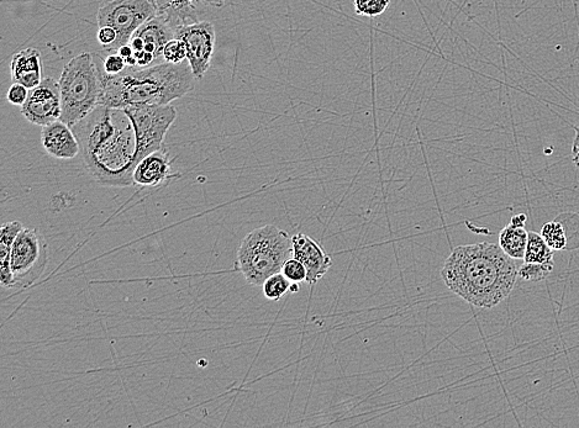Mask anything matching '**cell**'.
Here are the masks:
<instances>
[{"label": "cell", "mask_w": 579, "mask_h": 428, "mask_svg": "<svg viewBox=\"0 0 579 428\" xmlns=\"http://www.w3.org/2000/svg\"><path fill=\"white\" fill-rule=\"evenodd\" d=\"M73 131L80 141L84 166L100 186H134L138 161V142L128 113L124 109L99 105Z\"/></svg>", "instance_id": "6da1fadb"}, {"label": "cell", "mask_w": 579, "mask_h": 428, "mask_svg": "<svg viewBox=\"0 0 579 428\" xmlns=\"http://www.w3.org/2000/svg\"><path fill=\"white\" fill-rule=\"evenodd\" d=\"M515 261L494 243L459 246L446 258L441 278L467 303L492 309L513 292L519 277Z\"/></svg>", "instance_id": "7a4b0ae2"}, {"label": "cell", "mask_w": 579, "mask_h": 428, "mask_svg": "<svg viewBox=\"0 0 579 428\" xmlns=\"http://www.w3.org/2000/svg\"><path fill=\"white\" fill-rule=\"evenodd\" d=\"M96 57L102 93L99 105L125 109L135 105H168L193 91L194 77L188 61L163 62L160 65L130 70L119 75H108L103 68V57Z\"/></svg>", "instance_id": "3957f363"}, {"label": "cell", "mask_w": 579, "mask_h": 428, "mask_svg": "<svg viewBox=\"0 0 579 428\" xmlns=\"http://www.w3.org/2000/svg\"><path fill=\"white\" fill-rule=\"evenodd\" d=\"M236 258V268L246 282L259 287L293 258L292 237L275 225L259 227L241 241Z\"/></svg>", "instance_id": "277c9868"}, {"label": "cell", "mask_w": 579, "mask_h": 428, "mask_svg": "<svg viewBox=\"0 0 579 428\" xmlns=\"http://www.w3.org/2000/svg\"><path fill=\"white\" fill-rule=\"evenodd\" d=\"M61 120L73 128L99 107L102 81L96 57L91 52L73 57L60 77Z\"/></svg>", "instance_id": "5b68a950"}, {"label": "cell", "mask_w": 579, "mask_h": 428, "mask_svg": "<svg viewBox=\"0 0 579 428\" xmlns=\"http://www.w3.org/2000/svg\"><path fill=\"white\" fill-rule=\"evenodd\" d=\"M133 121L136 142H138V161L156 151L165 149L168 130L177 119V110L168 105H135L124 109Z\"/></svg>", "instance_id": "8992f818"}, {"label": "cell", "mask_w": 579, "mask_h": 428, "mask_svg": "<svg viewBox=\"0 0 579 428\" xmlns=\"http://www.w3.org/2000/svg\"><path fill=\"white\" fill-rule=\"evenodd\" d=\"M156 15L157 9L151 0H103L97 20L99 26H110L117 31L118 40L112 51H118L128 44L136 30Z\"/></svg>", "instance_id": "52a82bcc"}, {"label": "cell", "mask_w": 579, "mask_h": 428, "mask_svg": "<svg viewBox=\"0 0 579 428\" xmlns=\"http://www.w3.org/2000/svg\"><path fill=\"white\" fill-rule=\"evenodd\" d=\"M47 243L35 229H23L12 246L14 288L23 289L34 284L47 266Z\"/></svg>", "instance_id": "ba28073f"}, {"label": "cell", "mask_w": 579, "mask_h": 428, "mask_svg": "<svg viewBox=\"0 0 579 428\" xmlns=\"http://www.w3.org/2000/svg\"><path fill=\"white\" fill-rule=\"evenodd\" d=\"M175 38V29L159 15L146 21L144 25L131 36L128 45L131 56L126 60V68L141 70V68L160 65L165 62L163 49L168 41Z\"/></svg>", "instance_id": "9c48e42d"}, {"label": "cell", "mask_w": 579, "mask_h": 428, "mask_svg": "<svg viewBox=\"0 0 579 428\" xmlns=\"http://www.w3.org/2000/svg\"><path fill=\"white\" fill-rule=\"evenodd\" d=\"M175 38L182 40L186 45L187 61L194 77L202 78L212 65L215 39H217L214 25L209 21H197V23L178 26L175 30Z\"/></svg>", "instance_id": "30bf717a"}, {"label": "cell", "mask_w": 579, "mask_h": 428, "mask_svg": "<svg viewBox=\"0 0 579 428\" xmlns=\"http://www.w3.org/2000/svg\"><path fill=\"white\" fill-rule=\"evenodd\" d=\"M21 114L29 123L46 126L61 119L62 103L60 83L54 78H44L38 87L30 89L29 98L21 107Z\"/></svg>", "instance_id": "8fae6325"}, {"label": "cell", "mask_w": 579, "mask_h": 428, "mask_svg": "<svg viewBox=\"0 0 579 428\" xmlns=\"http://www.w3.org/2000/svg\"><path fill=\"white\" fill-rule=\"evenodd\" d=\"M178 177L180 174L172 171L170 152L165 149L146 156L136 166L133 174L134 186L147 189L165 187Z\"/></svg>", "instance_id": "7c38bea8"}, {"label": "cell", "mask_w": 579, "mask_h": 428, "mask_svg": "<svg viewBox=\"0 0 579 428\" xmlns=\"http://www.w3.org/2000/svg\"><path fill=\"white\" fill-rule=\"evenodd\" d=\"M293 258L302 262L307 269V283L315 285L328 273L333 261L320 243L304 234H297L292 237Z\"/></svg>", "instance_id": "4fadbf2b"}, {"label": "cell", "mask_w": 579, "mask_h": 428, "mask_svg": "<svg viewBox=\"0 0 579 428\" xmlns=\"http://www.w3.org/2000/svg\"><path fill=\"white\" fill-rule=\"evenodd\" d=\"M41 142L47 155L56 160L70 161L81 153L80 141L75 131L61 119L42 126Z\"/></svg>", "instance_id": "5bb4252c"}, {"label": "cell", "mask_w": 579, "mask_h": 428, "mask_svg": "<svg viewBox=\"0 0 579 428\" xmlns=\"http://www.w3.org/2000/svg\"><path fill=\"white\" fill-rule=\"evenodd\" d=\"M157 9V15L165 19L173 29L178 26L197 23V3L209 5V7L221 8L225 0H151Z\"/></svg>", "instance_id": "9a60e30c"}, {"label": "cell", "mask_w": 579, "mask_h": 428, "mask_svg": "<svg viewBox=\"0 0 579 428\" xmlns=\"http://www.w3.org/2000/svg\"><path fill=\"white\" fill-rule=\"evenodd\" d=\"M10 73L14 83L23 84L29 89L38 87L44 79L41 52L34 47L17 52L10 62Z\"/></svg>", "instance_id": "2e32d148"}, {"label": "cell", "mask_w": 579, "mask_h": 428, "mask_svg": "<svg viewBox=\"0 0 579 428\" xmlns=\"http://www.w3.org/2000/svg\"><path fill=\"white\" fill-rule=\"evenodd\" d=\"M528 216L525 214L514 215L508 226H505L499 234L498 245L514 260H524L526 246H528L529 232L525 230Z\"/></svg>", "instance_id": "e0dca14e"}, {"label": "cell", "mask_w": 579, "mask_h": 428, "mask_svg": "<svg viewBox=\"0 0 579 428\" xmlns=\"http://www.w3.org/2000/svg\"><path fill=\"white\" fill-rule=\"evenodd\" d=\"M554 250L542 239L538 232H529L528 246H526L524 262L526 263H554Z\"/></svg>", "instance_id": "ac0fdd59"}, {"label": "cell", "mask_w": 579, "mask_h": 428, "mask_svg": "<svg viewBox=\"0 0 579 428\" xmlns=\"http://www.w3.org/2000/svg\"><path fill=\"white\" fill-rule=\"evenodd\" d=\"M540 235L554 251L566 250L567 237L559 220L549 221L542 227Z\"/></svg>", "instance_id": "d6986e66"}, {"label": "cell", "mask_w": 579, "mask_h": 428, "mask_svg": "<svg viewBox=\"0 0 579 428\" xmlns=\"http://www.w3.org/2000/svg\"><path fill=\"white\" fill-rule=\"evenodd\" d=\"M291 280H289L282 272L273 274L266 282L262 284L263 295L267 300L278 301L284 295L289 293L291 287Z\"/></svg>", "instance_id": "ffe728a7"}, {"label": "cell", "mask_w": 579, "mask_h": 428, "mask_svg": "<svg viewBox=\"0 0 579 428\" xmlns=\"http://www.w3.org/2000/svg\"><path fill=\"white\" fill-rule=\"evenodd\" d=\"M554 271V263H526L519 267V277L526 282H542Z\"/></svg>", "instance_id": "44dd1931"}, {"label": "cell", "mask_w": 579, "mask_h": 428, "mask_svg": "<svg viewBox=\"0 0 579 428\" xmlns=\"http://www.w3.org/2000/svg\"><path fill=\"white\" fill-rule=\"evenodd\" d=\"M565 229L567 237V251H575L579 248V215L575 213H563L557 216Z\"/></svg>", "instance_id": "7402d4cb"}, {"label": "cell", "mask_w": 579, "mask_h": 428, "mask_svg": "<svg viewBox=\"0 0 579 428\" xmlns=\"http://www.w3.org/2000/svg\"><path fill=\"white\" fill-rule=\"evenodd\" d=\"M354 7L360 17L377 18L391 7V0H355Z\"/></svg>", "instance_id": "603a6c76"}, {"label": "cell", "mask_w": 579, "mask_h": 428, "mask_svg": "<svg viewBox=\"0 0 579 428\" xmlns=\"http://www.w3.org/2000/svg\"><path fill=\"white\" fill-rule=\"evenodd\" d=\"M163 58L168 63H182L187 61V49L184 42L180 39L173 38L167 42L163 49Z\"/></svg>", "instance_id": "cb8c5ba5"}, {"label": "cell", "mask_w": 579, "mask_h": 428, "mask_svg": "<svg viewBox=\"0 0 579 428\" xmlns=\"http://www.w3.org/2000/svg\"><path fill=\"white\" fill-rule=\"evenodd\" d=\"M282 273L286 276L292 283H303L307 282V269H305L304 264L296 258H291L282 268Z\"/></svg>", "instance_id": "d4e9b609"}, {"label": "cell", "mask_w": 579, "mask_h": 428, "mask_svg": "<svg viewBox=\"0 0 579 428\" xmlns=\"http://www.w3.org/2000/svg\"><path fill=\"white\" fill-rule=\"evenodd\" d=\"M126 62L120 56L118 51L107 52V56L103 58V68L108 75H119V73L126 70Z\"/></svg>", "instance_id": "484cf974"}, {"label": "cell", "mask_w": 579, "mask_h": 428, "mask_svg": "<svg viewBox=\"0 0 579 428\" xmlns=\"http://www.w3.org/2000/svg\"><path fill=\"white\" fill-rule=\"evenodd\" d=\"M23 229L24 225L20 221H10V223L4 224L2 231H0V245L12 247Z\"/></svg>", "instance_id": "4316f807"}, {"label": "cell", "mask_w": 579, "mask_h": 428, "mask_svg": "<svg viewBox=\"0 0 579 428\" xmlns=\"http://www.w3.org/2000/svg\"><path fill=\"white\" fill-rule=\"evenodd\" d=\"M30 89L23 86L20 83H13L8 89L7 99L8 102L15 107H23L26 100L29 98Z\"/></svg>", "instance_id": "83f0119b"}, {"label": "cell", "mask_w": 579, "mask_h": 428, "mask_svg": "<svg viewBox=\"0 0 579 428\" xmlns=\"http://www.w3.org/2000/svg\"><path fill=\"white\" fill-rule=\"evenodd\" d=\"M97 39L100 46L108 52L113 50L115 42L118 40V34L117 31L110 28V26H99Z\"/></svg>", "instance_id": "f1b7e54d"}, {"label": "cell", "mask_w": 579, "mask_h": 428, "mask_svg": "<svg viewBox=\"0 0 579 428\" xmlns=\"http://www.w3.org/2000/svg\"><path fill=\"white\" fill-rule=\"evenodd\" d=\"M576 135L572 145V161L579 168V121L575 128Z\"/></svg>", "instance_id": "f546056e"}, {"label": "cell", "mask_w": 579, "mask_h": 428, "mask_svg": "<svg viewBox=\"0 0 579 428\" xmlns=\"http://www.w3.org/2000/svg\"><path fill=\"white\" fill-rule=\"evenodd\" d=\"M300 290V283H291V287H289V293L296 294Z\"/></svg>", "instance_id": "4dcf8cb0"}]
</instances>
